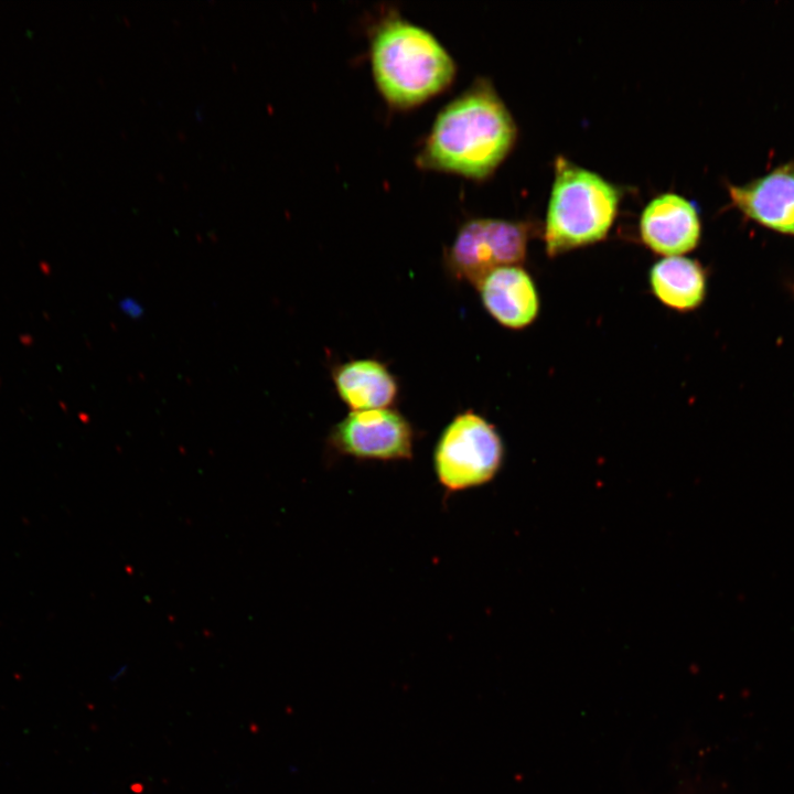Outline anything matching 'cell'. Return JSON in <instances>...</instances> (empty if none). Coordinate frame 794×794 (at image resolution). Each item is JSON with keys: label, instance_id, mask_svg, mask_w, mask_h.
<instances>
[{"label": "cell", "instance_id": "6", "mask_svg": "<svg viewBox=\"0 0 794 794\" xmlns=\"http://www.w3.org/2000/svg\"><path fill=\"white\" fill-rule=\"evenodd\" d=\"M414 441L411 423L391 408L351 411L328 437L329 447L340 455L384 462L411 459Z\"/></svg>", "mask_w": 794, "mask_h": 794}, {"label": "cell", "instance_id": "3", "mask_svg": "<svg viewBox=\"0 0 794 794\" xmlns=\"http://www.w3.org/2000/svg\"><path fill=\"white\" fill-rule=\"evenodd\" d=\"M620 198L619 189L601 175L557 157L544 228L548 256L605 238Z\"/></svg>", "mask_w": 794, "mask_h": 794}, {"label": "cell", "instance_id": "12", "mask_svg": "<svg viewBox=\"0 0 794 794\" xmlns=\"http://www.w3.org/2000/svg\"><path fill=\"white\" fill-rule=\"evenodd\" d=\"M125 672V667H121L118 672L115 673L114 678L117 679L119 675H121Z\"/></svg>", "mask_w": 794, "mask_h": 794}, {"label": "cell", "instance_id": "5", "mask_svg": "<svg viewBox=\"0 0 794 794\" xmlns=\"http://www.w3.org/2000/svg\"><path fill=\"white\" fill-rule=\"evenodd\" d=\"M534 225L525 221L478 217L459 227L443 260L457 280L476 285L492 270L524 261Z\"/></svg>", "mask_w": 794, "mask_h": 794}, {"label": "cell", "instance_id": "4", "mask_svg": "<svg viewBox=\"0 0 794 794\" xmlns=\"http://www.w3.org/2000/svg\"><path fill=\"white\" fill-rule=\"evenodd\" d=\"M504 458L495 427L472 410L458 414L442 430L433 451V469L449 492H461L489 483Z\"/></svg>", "mask_w": 794, "mask_h": 794}, {"label": "cell", "instance_id": "1", "mask_svg": "<svg viewBox=\"0 0 794 794\" xmlns=\"http://www.w3.org/2000/svg\"><path fill=\"white\" fill-rule=\"evenodd\" d=\"M516 137L513 116L492 82L478 77L439 110L416 163L484 180L511 152Z\"/></svg>", "mask_w": 794, "mask_h": 794}, {"label": "cell", "instance_id": "11", "mask_svg": "<svg viewBox=\"0 0 794 794\" xmlns=\"http://www.w3.org/2000/svg\"><path fill=\"white\" fill-rule=\"evenodd\" d=\"M650 285L655 297L668 308L694 310L706 294V276L694 259L683 256L665 257L650 270Z\"/></svg>", "mask_w": 794, "mask_h": 794}, {"label": "cell", "instance_id": "2", "mask_svg": "<svg viewBox=\"0 0 794 794\" xmlns=\"http://www.w3.org/2000/svg\"><path fill=\"white\" fill-rule=\"evenodd\" d=\"M369 57L379 93L396 108L414 107L439 94L457 72L451 54L431 32L395 11L372 29Z\"/></svg>", "mask_w": 794, "mask_h": 794}, {"label": "cell", "instance_id": "8", "mask_svg": "<svg viewBox=\"0 0 794 794\" xmlns=\"http://www.w3.org/2000/svg\"><path fill=\"white\" fill-rule=\"evenodd\" d=\"M475 288L485 310L505 328H526L538 314L536 287L528 272L518 265L492 270Z\"/></svg>", "mask_w": 794, "mask_h": 794}, {"label": "cell", "instance_id": "9", "mask_svg": "<svg viewBox=\"0 0 794 794\" xmlns=\"http://www.w3.org/2000/svg\"><path fill=\"white\" fill-rule=\"evenodd\" d=\"M732 203L758 223L794 235V169L782 167L741 186H729Z\"/></svg>", "mask_w": 794, "mask_h": 794}, {"label": "cell", "instance_id": "10", "mask_svg": "<svg viewBox=\"0 0 794 794\" xmlns=\"http://www.w3.org/2000/svg\"><path fill=\"white\" fill-rule=\"evenodd\" d=\"M332 380L340 399L352 411L390 408L398 397V383L380 361L351 360L332 369Z\"/></svg>", "mask_w": 794, "mask_h": 794}, {"label": "cell", "instance_id": "7", "mask_svg": "<svg viewBox=\"0 0 794 794\" xmlns=\"http://www.w3.org/2000/svg\"><path fill=\"white\" fill-rule=\"evenodd\" d=\"M700 229L696 207L676 193H663L651 200L639 223L642 242L666 257L693 250L699 242Z\"/></svg>", "mask_w": 794, "mask_h": 794}]
</instances>
